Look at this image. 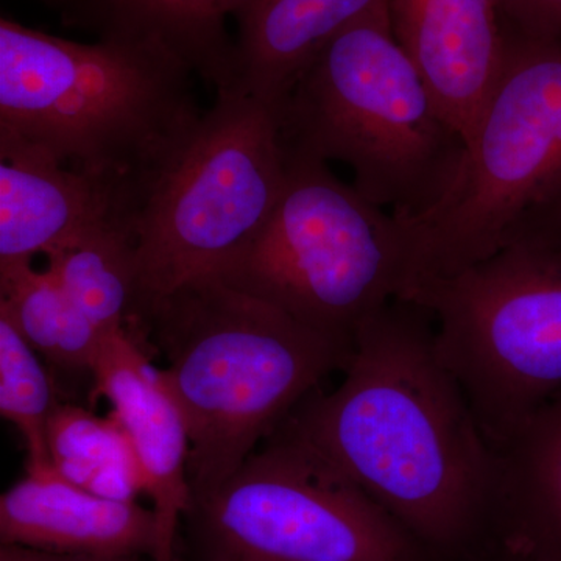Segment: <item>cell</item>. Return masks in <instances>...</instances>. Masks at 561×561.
I'll return each mask as SVG.
<instances>
[{
	"label": "cell",
	"instance_id": "cell-4",
	"mask_svg": "<svg viewBox=\"0 0 561 561\" xmlns=\"http://www.w3.org/2000/svg\"><path fill=\"white\" fill-rule=\"evenodd\" d=\"M278 116L284 149L342 162L354 190L400 219L446 197L467 147L394 38L389 10L339 33Z\"/></svg>",
	"mask_w": 561,
	"mask_h": 561
},
{
	"label": "cell",
	"instance_id": "cell-21",
	"mask_svg": "<svg viewBox=\"0 0 561 561\" xmlns=\"http://www.w3.org/2000/svg\"><path fill=\"white\" fill-rule=\"evenodd\" d=\"M508 32L527 38H561V0H497Z\"/></svg>",
	"mask_w": 561,
	"mask_h": 561
},
{
	"label": "cell",
	"instance_id": "cell-15",
	"mask_svg": "<svg viewBox=\"0 0 561 561\" xmlns=\"http://www.w3.org/2000/svg\"><path fill=\"white\" fill-rule=\"evenodd\" d=\"M243 0H69L66 27L98 39L154 44L219 91L236 84V44L227 22Z\"/></svg>",
	"mask_w": 561,
	"mask_h": 561
},
{
	"label": "cell",
	"instance_id": "cell-22",
	"mask_svg": "<svg viewBox=\"0 0 561 561\" xmlns=\"http://www.w3.org/2000/svg\"><path fill=\"white\" fill-rule=\"evenodd\" d=\"M513 239H530L561 247V179L538 205L524 214L505 243Z\"/></svg>",
	"mask_w": 561,
	"mask_h": 561
},
{
	"label": "cell",
	"instance_id": "cell-13",
	"mask_svg": "<svg viewBox=\"0 0 561 561\" xmlns=\"http://www.w3.org/2000/svg\"><path fill=\"white\" fill-rule=\"evenodd\" d=\"M0 542L41 551L157 557L153 508L114 501L66 482L57 472L27 474L0 497Z\"/></svg>",
	"mask_w": 561,
	"mask_h": 561
},
{
	"label": "cell",
	"instance_id": "cell-8",
	"mask_svg": "<svg viewBox=\"0 0 561 561\" xmlns=\"http://www.w3.org/2000/svg\"><path fill=\"white\" fill-rule=\"evenodd\" d=\"M401 300L434 317L443 364L496 451L561 390V247L513 239L467 271L413 284Z\"/></svg>",
	"mask_w": 561,
	"mask_h": 561
},
{
	"label": "cell",
	"instance_id": "cell-10",
	"mask_svg": "<svg viewBox=\"0 0 561 561\" xmlns=\"http://www.w3.org/2000/svg\"><path fill=\"white\" fill-rule=\"evenodd\" d=\"M92 394L105 398L146 476V494L160 527L153 561H175V545L191 504L190 431L179 404L142 343L128 330L105 335L92 375Z\"/></svg>",
	"mask_w": 561,
	"mask_h": 561
},
{
	"label": "cell",
	"instance_id": "cell-24",
	"mask_svg": "<svg viewBox=\"0 0 561 561\" xmlns=\"http://www.w3.org/2000/svg\"><path fill=\"white\" fill-rule=\"evenodd\" d=\"M36 2L43 3L47 9L58 11V13L61 14V11L68 5L69 0H36Z\"/></svg>",
	"mask_w": 561,
	"mask_h": 561
},
{
	"label": "cell",
	"instance_id": "cell-11",
	"mask_svg": "<svg viewBox=\"0 0 561 561\" xmlns=\"http://www.w3.org/2000/svg\"><path fill=\"white\" fill-rule=\"evenodd\" d=\"M135 194L21 147L0 146V272L32 264L103 225L128 220Z\"/></svg>",
	"mask_w": 561,
	"mask_h": 561
},
{
	"label": "cell",
	"instance_id": "cell-19",
	"mask_svg": "<svg viewBox=\"0 0 561 561\" xmlns=\"http://www.w3.org/2000/svg\"><path fill=\"white\" fill-rule=\"evenodd\" d=\"M51 468L80 489L114 501L146 494L142 468L116 416L95 415L73 402H57L47 426Z\"/></svg>",
	"mask_w": 561,
	"mask_h": 561
},
{
	"label": "cell",
	"instance_id": "cell-7",
	"mask_svg": "<svg viewBox=\"0 0 561 561\" xmlns=\"http://www.w3.org/2000/svg\"><path fill=\"white\" fill-rule=\"evenodd\" d=\"M560 179L561 38L508 32L504 68L472 124L451 190L430 213L397 217L409 251L404 294L493 256Z\"/></svg>",
	"mask_w": 561,
	"mask_h": 561
},
{
	"label": "cell",
	"instance_id": "cell-5",
	"mask_svg": "<svg viewBox=\"0 0 561 561\" xmlns=\"http://www.w3.org/2000/svg\"><path fill=\"white\" fill-rule=\"evenodd\" d=\"M286 154V184L271 219L214 276L353 353L362 324L408 287L404 230L327 162Z\"/></svg>",
	"mask_w": 561,
	"mask_h": 561
},
{
	"label": "cell",
	"instance_id": "cell-2",
	"mask_svg": "<svg viewBox=\"0 0 561 561\" xmlns=\"http://www.w3.org/2000/svg\"><path fill=\"white\" fill-rule=\"evenodd\" d=\"M131 331L165 362L162 381L190 431L192 496L234 474L351 356L217 276L154 298Z\"/></svg>",
	"mask_w": 561,
	"mask_h": 561
},
{
	"label": "cell",
	"instance_id": "cell-3",
	"mask_svg": "<svg viewBox=\"0 0 561 561\" xmlns=\"http://www.w3.org/2000/svg\"><path fill=\"white\" fill-rule=\"evenodd\" d=\"M194 72L154 44L60 38L0 18V146L135 194L202 119Z\"/></svg>",
	"mask_w": 561,
	"mask_h": 561
},
{
	"label": "cell",
	"instance_id": "cell-12",
	"mask_svg": "<svg viewBox=\"0 0 561 561\" xmlns=\"http://www.w3.org/2000/svg\"><path fill=\"white\" fill-rule=\"evenodd\" d=\"M389 16L394 38L467 142L507 58L497 0H390Z\"/></svg>",
	"mask_w": 561,
	"mask_h": 561
},
{
	"label": "cell",
	"instance_id": "cell-17",
	"mask_svg": "<svg viewBox=\"0 0 561 561\" xmlns=\"http://www.w3.org/2000/svg\"><path fill=\"white\" fill-rule=\"evenodd\" d=\"M46 257L47 268L103 335L130 330L142 316L146 295L130 221L95 228Z\"/></svg>",
	"mask_w": 561,
	"mask_h": 561
},
{
	"label": "cell",
	"instance_id": "cell-16",
	"mask_svg": "<svg viewBox=\"0 0 561 561\" xmlns=\"http://www.w3.org/2000/svg\"><path fill=\"white\" fill-rule=\"evenodd\" d=\"M494 513L535 561H561V390L497 451Z\"/></svg>",
	"mask_w": 561,
	"mask_h": 561
},
{
	"label": "cell",
	"instance_id": "cell-6",
	"mask_svg": "<svg viewBox=\"0 0 561 561\" xmlns=\"http://www.w3.org/2000/svg\"><path fill=\"white\" fill-rule=\"evenodd\" d=\"M287 179L278 108L219 91L131 217L147 305L217 275L264 230Z\"/></svg>",
	"mask_w": 561,
	"mask_h": 561
},
{
	"label": "cell",
	"instance_id": "cell-1",
	"mask_svg": "<svg viewBox=\"0 0 561 561\" xmlns=\"http://www.w3.org/2000/svg\"><path fill=\"white\" fill-rule=\"evenodd\" d=\"M345 378L284 421L413 540L453 548L494 515L500 456L443 364L435 320L394 298L354 341Z\"/></svg>",
	"mask_w": 561,
	"mask_h": 561
},
{
	"label": "cell",
	"instance_id": "cell-9",
	"mask_svg": "<svg viewBox=\"0 0 561 561\" xmlns=\"http://www.w3.org/2000/svg\"><path fill=\"white\" fill-rule=\"evenodd\" d=\"M202 561H412L415 540L297 432L280 424L184 513Z\"/></svg>",
	"mask_w": 561,
	"mask_h": 561
},
{
	"label": "cell",
	"instance_id": "cell-18",
	"mask_svg": "<svg viewBox=\"0 0 561 561\" xmlns=\"http://www.w3.org/2000/svg\"><path fill=\"white\" fill-rule=\"evenodd\" d=\"M0 313L51 367L92 381L105 335L49 268L28 264L0 272Z\"/></svg>",
	"mask_w": 561,
	"mask_h": 561
},
{
	"label": "cell",
	"instance_id": "cell-20",
	"mask_svg": "<svg viewBox=\"0 0 561 561\" xmlns=\"http://www.w3.org/2000/svg\"><path fill=\"white\" fill-rule=\"evenodd\" d=\"M49 373L41 356L0 313V415L21 432L27 451V474L51 468L47 426L57 405Z\"/></svg>",
	"mask_w": 561,
	"mask_h": 561
},
{
	"label": "cell",
	"instance_id": "cell-23",
	"mask_svg": "<svg viewBox=\"0 0 561 561\" xmlns=\"http://www.w3.org/2000/svg\"><path fill=\"white\" fill-rule=\"evenodd\" d=\"M0 561H144V557L60 553L25 548V546L2 545Z\"/></svg>",
	"mask_w": 561,
	"mask_h": 561
},
{
	"label": "cell",
	"instance_id": "cell-14",
	"mask_svg": "<svg viewBox=\"0 0 561 561\" xmlns=\"http://www.w3.org/2000/svg\"><path fill=\"white\" fill-rule=\"evenodd\" d=\"M390 0H243L236 21V84L279 108L320 51L339 33Z\"/></svg>",
	"mask_w": 561,
	"mask_h": 561
}]
</instances>
